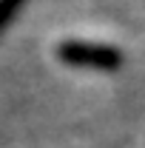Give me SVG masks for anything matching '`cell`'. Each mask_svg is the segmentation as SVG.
Here are the masks:
<instances>
[{"mask_svg":"<svg viewBox=\"0 0 145 148\" xmlns=\"http://www.w3.org/2000/svg\"><path fill=\"white\" fill-rule=\"evenodd\" d=\"M60 57L71 66H91V69H117L120 51L105 46H83V43H66L60 49Z\"/></svg>","mask_w":145,"mask_h":148,"instance_id":"obj_1","label":"cell"}]
</instances>
